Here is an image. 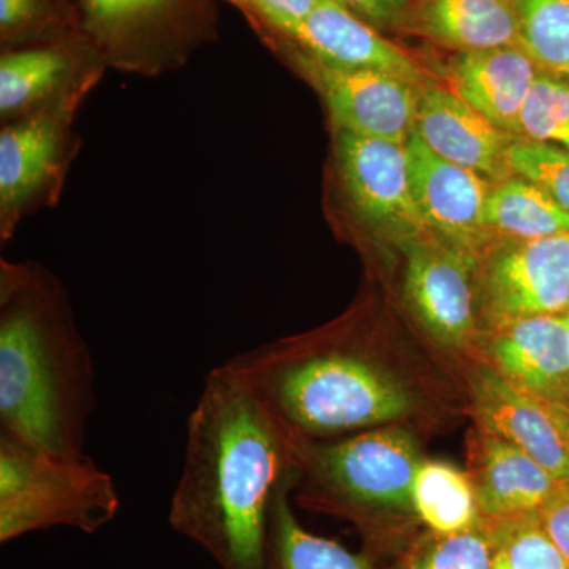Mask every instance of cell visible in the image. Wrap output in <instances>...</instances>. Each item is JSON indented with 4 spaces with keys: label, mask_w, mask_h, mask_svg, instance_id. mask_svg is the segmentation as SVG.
Segmentation results:
<instances>
[{
    "label": "cell",
    "mask_w": 569,
    "mask_h": 569,
    "mask_svg": "<svg viewBox=\"0 0 569 569\" xmlns=\"http://www.w3.org/2000/svg\"><path fill=\"white\" fill-rule=\"evenodd\" d=\"M490 569H509L507 560L501 556L500 550L496 548V556H493L492 568Z\"/></svg>",
    "instance_id": "d6a6232c"
},
{
    "label": "cell",
    "mask_w": 569,
    "mask_h": 569,
    "mask_svg": "<svg viewBox=\"0 0 569 569\" xmlns=\"http://www.w3.org/2000/svg\"><path fill=\"white\" fill-rule=\"evenodd\" d=\"M411 192L427 230L478 258L490 252L492 234L482 212L492 182L441 159L411 133L406 142Z\"/></svg>",
    "instance_id": "7c38bea8"
},
{
    "label": "cell",
    "mask_w": 569,
    "mask_h": 569,
    "mask_svg": "<svg viewBox=\"0 0 569 569\" xmlns=\"http://www.w3.org/2000/svg\"><path fill=\"white\" fill-rule=\"evenodd\" d=\"M565 318H567V323H568V328H569V310L567 313H565Z\"/></svg>",
    "instance_id": "d590c367"
},
{
    "label": "cell",
    "mask_w": 569,
    "mask_h": 569,
    "mask_svg": "<svg viewBox=\"0 0 569 569\" xmlns=\"http://www.w3.org/2000/svg\"><path fill=\"white\" fill-rule=\"evenodd\" d=\"M119 509L114 479L88 455H58L0 432L2 545L54 527L96 535Z\"/></svg>",
    "instance_id": "277c9868"
},
{
    "label": "cell",
    "mask_w": 569,
    "mask_h": 569,
    "mask_svg": "<svg viewBox=\"0 0 569 569\" xmlns=\"http://www.w3.org/2000/svg\"><path fill=\"white\" fill-rule=\"evenodd\" d=\"M407 257L406 298L438 343L468 346L475 335L473 274L478 258L432 233L402 247Z\"/></svg>",
    "instance_id": "8fae6325"
},
{
    "label": "cell",
    "mask_w": 569,
    "mask_h": 569,
    "mask_svg": "<svg viewBox=\"0 0 569 569\" xmlns=\"http://www.w3.org/2000/svg\"><path fill=\"white\" fill-rule=\"evenodd\" d=\"M507 160L512 176L533 182L569 212V149L516 138Z\"/></svg>",
    "instance_id": "f1b7e54d"
},
{
    "label": "cell",
    "mask_w": 569,
    "mask_h": 569,
    "mask_svg": "<svg viewBox=\"0 0 569 569\" xmlns=\"http://www.w3.org/2000/svg\"><path fill=\"white\" fill-rule=\"evenodd\" d=\"M77 33L78 14L58 0H0L2 51L58 43Z\"/></svg>",
    "instance_id": "d4e9b609"
},
{
    "label": "cell",
    "mask_w": 569,
    "mask_h": 569,
    "mask_svg": "<svg viewBox=\"0 0 569 569\" xmlns=\"http://www.w3.org/2000/svg\"><path fill=\"white\" fill-rule=\"evenodd\" d=\"M538 516L549 537L569 560V482H561Z\"/></svg>",
    "instance_id": "1f68e13d"
},
{
    "label": "cell",
    "mask_w": 569,
    "mask_h": 569,
    "mask_svg": "<svg viewBox=\"0 0 569 569\" xmlns=\"http://www.w3.org/2000/svg\"><path fill=\"white\" fill-rule=\"evenodd\" d=\"M415 133L441 159L492 183L512 176L507 151L516 138L498 130L458 93L437 82L419 92Z\"/></svg>",
    "instance_id": "2e32d148"
},
{
    "label": "cell",
    "mask_w": 569,
    "mask_h": 569,
    "mask_svg": "<svg viewBox=\"0 0 569 569\" xmlns=\"http://www.w3.org/2000/svg\"><path fill=\"white\" fill-rule=\"evenodd\" d=\"M288 490L272 507L261 569H378L366 553L306 530L290 507Z\"/></svg>",
    "instance_id": "7402d4cb"
},
{
    "label": "cell",
    "mask_w": 569,
    "mask_h": 569,
    "mask_svg": "<svg viewBox=\"0 0 569 569\" xmlns=\"http://www.w3.org/2000/svg\"><path fill=\"white\" fill-rule=\"evenodd\" d=\"M486 522L509 569H569V560L549 537L538 512Z\"/></svg>",
    "instance_id": "83f0119b"
},
{
    "label": "cell",
    "mask_w": 569,
    "mask_h": 569,
    "mask_svg": "<svg viewBox=\"0 0 569 569\" xmlns=\"http://www.w3.org/2000/svg\"><path fill=\"white\" fill-rule=\"evenodd\" d=\"M496 542L489 523L456 533L430 531L411 546L397 569H490Z\"/></svg>",
    "instance_id": "484cf974"
},
{
    "label": "cell",
    "mask_w": 569,
    "mask_h": 569,
    "mask_svg": "<svg viewBox=\"0 0 569 569\" xmlns=\"http://www.w3.org/2000/svg\"><path fill=\"white\" fill-rule=\"evenodd\" d=\"M541 71L519 44L456 52L448 63L451 91L501 132L518 138L523 102Z\"/></svg>",
    "instance_id": "d6986e66"
},
{
    "label": "cell",
    "mask_w": 569,
    "mask_h": 569,
    "mask_svg": "<svg viewBox=\"0 0 569 569\" xmlns=\"http://www.w3.org/2000/svg\"><path fill=\"white\" fill-rule=\"evenodd\" d=\"M96 365L58 277L0 263V432L47 451L84 456L99 406Z\"/></svg>",
    "instance_id": "7a4b0ae2"
},
{
    "label": "cell",
    "mask_w": 569,
    "mask_h": 569,
    "mask_svg": "<svg viewBox=\"0 0 569 569\" xmlns=\"http://www.w3.org/2000/svg\"><path fill=\"white\" fill-rule=\"evenodd\" d=\"M100 78L86 80L0 130V239L13 238L22 220L58 203L78 152L74 118Z\"/></svg>",
    "instance_id": "52a82bcc"
},
{
    "label": "cell",
    "mask_w": 569,
    "mask_h": 569,
    "mask_svg": "<svg viewBox=\"0 0 569 569\" xmlns=\"http://www.w3.org/2000/svg\"><path fill=\"white\" fill-rule=\"evenodd\" d=\"M477 425L522 449L553 478L569 482V433L559 410L522 391L492 367L471 378Z\"/></svg>",
    "instance_id": "4fadbf2b"
},
{
    "label": "cell",
    "mask_w": 569,
    "mask_h": 569,
    "mask_svg": "<svg viewBox=\"0 0 569 569\" xmlns=\"http://www.w3.org/2000/svg\"><path fill=\"white\" fill-rule=\"evenodd\" d=\"M518 44L542 71L569 77V0H515Z\"/></svg>",
    "instance_id": "cb8c5ba5"
},
{
    "label": "cell",
    "mask_w": 569,
    "mask_h": 569,
    "mask_svg": "<svg viewBox=\"0 0 569 569\" xmlns=\"http://www.w3.org/2000/svg\"><path fill=\"white\" fill-rule=\"evenodd\" d=\"M244 13L260 33L287 36L320 6L323 0H224Z\"/></svg>",
    "instance_id": "f546056e"
},
{
    "label": "cell",
    "mask_w": 569,
    "mask_h": 569,
    "mask_svg": "<svg viewBox=\"0 0 569 569\" xmlns=\"http://www.w3.org/2000/svg\"><path fill=\"white\" fill-rule=\"evenodd\" d=\"M561 413V411H560ZM561 417H563L565 427H567L568 433H569V415L561 413Z\"/></svg>",
    "instance_id": "e575fe53"
},
{
    "label": "cell",
    "mask_w": 569,
    "mask_h": 569,
    "mask_svg": "<svg viewBox=\"0 0 569 569\" xmlns=\"http://www.w3.org/2000/svg\"><path fill=\"white\" fill-rule=\"evenodd\" d=\"M402 32L456 52L518 44L515 0H410Z\"/></svg>",
    "instance_id": "ffe728a7"
},
{
    "label": "cell",
    "mask_w": 569,
    "mask_h": 569,
    "mask_svg": "<svg viewBox=\"0 0 569 569\" xmlns=\"http://www.w3.org/2000/svg\"><path fill=\"white\" fill-rule=\"evenodd\" d=\"M518 138L569 149V77L539 71L520 111Z\"/></svg>",
    "instance_id": "4316f807"
},
{
    "label": "cell",
    "mask_w": 569,
    "mask_h": 569,
    "mask_svg": "<svg viewBox=\"0 0 569 569\" xmlns=\"http://www.w3.org/2000/svg\"><path fill=\"white\" fill-rule=\"evenodd\" d=\"M325 335L231 356L227 366L296 436H353L406 417L410 392L362 351Z\"/></svg>",
    "instance_id": "3957f363"
},
{
    "label": "cell",
    "mask_w": 569,
    "mask_h": 569,
    "mask_svg": "<svg viewBox=\"0 0 569 569\" xmlns=\"http://www.w3.org/2000/svg\"><path fill=\"white\" fill-rule=\"evenodd\" d=\"M411 511L437 533L468 530L485 520L470 475L441 460L422 459L411 489Z\"/></svg>",
    "instance_id": "603a6c76"
},
{
    "label": "cell",
    "mask_w": 569,
    "mask_h": 569,
    "mask_svg": "<svg viewBox=\"0 0 569 569\" xmlns=\"http://www.w3.org/2000/svg\"><path fill=\"white\" fill-rule=\"evenodd\" d=\"M482 220L493 238L508 242L569 234V212L545 190L519 176L492 183Z\"/></svg>",
    "instance_id": "44dd1931"
},
{
    "label": "cell",
    "mask_w": 569,
    "mask_h": 569,
    "mask_svg": "<svg viewBox=\"0 0 569 569\" xmlns=\"http://www.w3.org/2000/svg\"><path fill=\"white\" fill-rule=\"evenodd\" d=\"M186 433L170 526L222 569H261L272 507L290 489L298 436L227 362L206 376Z\"/></svg>",
    "instance_id": "6da1fadb"
},
{
    "label": "cell",
    "mask_w": 569,
    "mask_h": 569,
    "mask_svg": "<svg viewBox=\"0 0 569 569\" xmlns=\"http://www.w3.org/2000/svg\"><path fill=\"white\" fill-rule=\"evenodd\" d=\"M481 301L490 323L569 310V234L498 246L485 254Z\"/></svg>",
    "instance_id": "30bf717a"
},
{
    "label": "cell",
    "mask_w": 569,
    "mask_h": 569,
    "mask_svg": "<svg viewBox=\"0 0 569 569\" xmlns=\"http://www.w3.org/2000/svg\"><path fill=\"white\" fill-rule=\"evenodd\" d=\"M335 163L348 208L367 230L400 247L430 233L411 192L406 144L335 130Z\"/></svg>",
    "instance_id": "9c48e42d"
},
{
    "label": "cell",
    "mask_w": 569,
    "mask_h": 569,
    "mask_svg": "<svg viewBox=\"0 0 569 569\" xmlns=\"http://www.w3.org/2000/svg\"><path fill=\"white\" fill-rule=\"evenodd\" d=\"M58 2H61L63 7H67V9H70L71 11H74V13L78 14L77 6H74V0H58Z\"/></svg>",
    "instance_id": "836d02e7"
},
{
    "label": "cell",
    "mask_w": 569,
    "mask_h": 569,
    "mask_svg": "<svg viewBox=\"0 0 569 569\" xmlns=\"http://www.w3.org/2000/svg\"><path fill=\"white\" fill-rule=\"evenodd\" d=\"M490 367L512 385L569 415V328L565 316L492 323Z\"/></svg>",
    "instance_id": "5bb4252c"
},
{
    "label": "cell",
    "mask_w": 569,
    "mask_h": 569,
    "mask_svg": "<svg viewBox=\"0 0 569 569\" xmlns=\"http://www.w3.org/2000/svg\"><path fill=\"white\" fill-rule=\"evenodd\" d=\"M276 36L288 40L299 50L328 66L381 71L402 78L418 88L436 82L432 74L413 56L336 0H323L287 36Z\"/></svg>",
    "instance_id": "9a60e30c"
},
{
    "label": "cell",
    "mask_w": 569,
    "mask_h": 569,
    "mask_svg": "<svg viewBox=\"0 0 569 569\" xmlns=\"http://www.w3.org/2000/svg\"><path fill=\"white\" fill-rule=\"evenodd\" d=\"M82 36L108 69L160 77L219 37L213 0H74Z\"/></svg>",
    "instance_id": "5b68a950"
},
{
    "label": "cell",
    "mask_w": 569,
    "mask_h": 569,
    "mask_svg": "<svg viewBox=\"0 0 569 569\" xmlns=\"http://www.w3.org/2000/svg\"><path fill=\"white\" fill-rule=\"evenodd\" d=\"M467 460L486 520L539 512L561 485L522 449L479 425L468 432Z\"/></svg>",
    "instance_id": "ac0fdd59"
},
{
    "label": "cell",
    "mask_w": 569,
    "mask_h": 569,
    "mask_svg": "<svg viewBox=\"0 0 569 569\" xmlns=\"http://www.w3.org/2000/svg\"><path fill=\"white\" fill-rule=\"evenodd\" d=\"M378 31H402L410 0H336Z\"/></svg>",
    "instance_id": "4dcf8cb0"
},
{
    "label": "cell",
    "mask_w": 569,
    "mask_h": 569,
    "mask_svg": "<svg viewBox=\"0 0 569 569\" xmlns=\"http://www.w3.org/2000/svg\"><path fill=\"white\" fill-rule=\"evenodd\" d=\"M261 39L320 93L332 129L400 144L415 132L422 88L381 71L328 66L280 37Z\"/></svg>",
    "instance_id": "ba28073f"
},
{
    "label": "cell",
    "mask_w": 569,
    "mask_h": 569,
    "mask_svg": "<svg viewBox=\"0 0 569 569\" xmlns=\"http://www.w3.org/2000/svg\"><path fill=\"white\" fill-rule=\"evenodd\" d=\"M299 460L316 488L312 498L336 511L411 509L422 458L402 427H373L325 443L299 445Z\"/></svg>",
    "instance_id": "8992f818"
},
{
    "label": "cell",
    "mask_w": 569,
    "mask_h": 569,
    "mask_svg": "<svg viewBox=\"0 0 569 569\" xmlns=\"http://www.w3.org/2000/svg\"><path fill=\"white\" fill-rule=\"evenodd\" d=\"M107 69L82 32L58 43L2 51L0 119L9 123L31 114L73 86L102 78Z\"/></svg>",
    "instance_id": "e0dca14e"
}]
</instances>
